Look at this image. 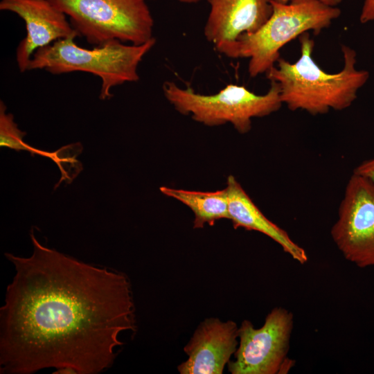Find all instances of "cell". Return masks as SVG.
<instances>
[{
    "label": "cell",
    "instance_id": "1",
    "mask_svg": "<svg viewBox=\"0 0 374 374\" xmlns=\"http://www.w3.org/2000/svg\"><path fill=\"white\" fill-rule=\"evenodd\" d=\"M29 257L6 253L15 274L0 309V373L98 374L114 363L121 335L135 331L127 276L39 242Z\"/></svg>",
    "mask_w": 374,
    "mask_h": 374
},
{
    "label": "cell",
    "instance_id": "2",
    "mask_svg": "<svg viewBox=\"0 0 374 374\" xmlns=\"http://www.w3.org/2000/svg\"><path fill=\"white\" fill-rule=\"evenodd\" d=\"M299 38L300 57L292 63L280 57L266 73L269 81L278 83L283 103L292 111L303 110L313 116L349 107L369 78L367 71L356 68L355 51L342 45L344 66L337 73H329L312 57L314 42L309 33Z\"/></svg>",
    "mask_w": 374,
    "mask_h": 374
},
{
    "label": "cell",
    "instance_id": "3",
    "mask_svg": "<svg viewBox=\"0 0 374 374\" xmlns=\"http://www.w3.org/2000/svg\"><path fill=\"white\" fill-rule=\"evenodd\" d=\"M75 37L59 39L38 49L28 71L42 69L53 75L90 73L101 80V100L113 96L112 88L139 80V65L156 43L154 37L138 45L113 40L89 49L78 46L74 41Z\"/></svg>",
    "mask_w": 374,
    "mask_h": 374
},
{
    "label": "cell",
    "instance_id": "4",
    "mask_svg": "<svg viewBox=\"0 0 374 374\" xmlns=\"http://www.w3.org/2000/svg\"><path fill=\"white\" fill-rule=\"evenodd\" d=\"M271 3L272 13L267 21L256 31L238 39L236 59H249L248 73L252 78L273 67L285 44L310 30L319 35L341 15L339 8L319 0Z\"/></svg>",
    "mask_w": 374,
    "mask_h": 374
},
{
    "label": "cell",
    "instance_id": "5",
    "mask_svg": "<svg viewBox=\"0 0 374 374\" xmlns=\"http://www.w3.org/2000/svg\"><path fill=\"white\" fill-rule=\"evenodd\" d=\"M163 91L166 99L179 113L191 115L193 120L207 126L230 123L240 134L250 131L253 118L268 116L283 104L276 81H270L269 90L262 95L234 84L226 85L215 94L205 95L170 81L164 82Z\"/></svg>",
    "mask_w": 374,
    "mask_h": 374
},
{
    "label": "cell",
    "instance_id": "6",
    "mask_svg": "<svg viewBox=\"0 0 374 374\" xmlns=\"http://www.w3.org/2000/svg\"><path fill=\"white\" fill-rule=\"evenodd\" d=\"M49 1L89 44L118 40L138 45L154 38V19L145 0Z\"/></svg>",
    "mask_w": 374,
    "mask_h": 374
},
{
    "label": "cell",
    "instance_id": "7",
    "mask_svg": "<svg viewBox=\"0 0 374 374\" xmlns=\"http://www.w3.org/2000/svg\"><path fill=\"white\" fill-rule=\"evenodd\" d=\"M294 326L293 314L276 307L267 315L260 328L249 320L238 328V346L228 363L231 374L287 373L294 366L287 357Z\"/></svg>",
    "mask_w": 374,
    "mask_h": 374
},
{
    "label": "cell",
    "instance_id": "8",
    "mask_svg": "<svg viewBox=\"0 0 374 374\" xmlns=\"http://www.w3.org/2000/svg\"><path fill=\"white\" fill-rule=\"evenodd\" d=\"M331 238L346 260L360 268L374 267V181L353 173Z\"/></svg>",
    "mask_w": 374,
    "mask_h": 374
},
{
    "label": "cell",
    "instance_id": "9",
    "mask_svg": "<svg viewBox=\"0 0 374 374\" xmlns=\"http://www.w3.org/2000/svg\"><path fill=\"white\" fill-rule=\"evenodd\" d=\"M204 33L220 53L236 59L238 38L259 29L272 13L271 0H209Z\"/></svg>",
    "mask_w": 374,
    "mask_h": 374
},
{
    "label": "cell",
    "instance_id": "10",
    "mask_svg": "<svg viewBox=\"0 0 374 374\" xmlns=\"http://www.w3.org/2000/svg\"><path fill=\"white\" fill-rule=\"evenodd\" d=\"M0 10L14 12L25 22L26 35L16 51L21 72L28 71L38 49L59 39L79 36L66 15L49 0H1Z\"/></svg>",
    "mask_w": 374,
    "mask_h": 374
},
{
    "label": "cell",
    "instance_id": "11",
    "mask_svg": "<svg viewBox=\"0 0 374 374\" xmlns=\"http://www.w3.org/2000/svg\"><path fill=\"white\" fill-rule=\"evenodd\" d=\"M233 321L210 318L202 322L184 350L188 359L177 367L181 374H222L239 341Z\"/></svg>",
    "mask_w": 374,
    "mask_h": 374
},
{
    "label": "cell",
    "instance_id": "12",
    "mask_svg": "<svg viewBox=\"0 0 374 374\" xmlns=\"http://www.w3.org/2000/svg\"><path fill=\"white\" fill-rule=\"evenodd\" d=\"M229 201V215L235 229L262 233L276 243L294 260L303 265L308 260L303 248L294 242L288 233L269 220L256 206L233 175L227 178L226 187Z\"/></svg>",
    "mask_w": 374,
    "mask_h": 374
},
{
    "label": "cell",
    "instance_id": "13",
    "mask_svg": "<svg viewBox=\"0 0 374 374\" xmlns=\"http://www.w3.org/2000/svg\"><path fill=\"white\" fill-rule=\"evenodd\" d=\"M6 107L1 101L0 103V146L17 151L25 150L30 152L32 155L49 158L56 163L60 170L61 178L58 184L63 181L71 183L82 169L81 163L76 159L77 156L82 150V145L80 143L67 145L55 152H47L32 147L24 141L23 138L26 133L18 128L13 115L6 114Z\"/></svg>",
    "mask_w": 374,
    "mask_h": 374
},
{
    "label": "cell",
    "instance_id": "14",
    "mask_svg": "<svg viewBox=\"0 0 374 374\" xmlns=\"http://www.w3.org/2000/svg\"><path fill=\"white\" fill-rule=\"evenodd\" d=\"M160 191L168 197L182 202L193 212L194 228L213 226L220 219H229V201L226 188L213 192H203L160 187Z\"/></svg>",
    "mask_w": 374,
    "mask_h": 374
},
{
    "label": "cell",
    "instance_id": "15",
    "mask_svg": "<svg viewBox=\"0 0 374 374\" xmlns=\"http://www.w3.org/2000/svg\"><path fill=\"white\" fill-rule=\"evenodd\" d=\"M353 173L366 177L374 181V158L362 162L355 167Z\"/></svg>",
    "mask_w": 374,
    "mask_h": 374
},
{
    "label": "cell",
    "instance_id": "16",
    "mask_svg": "<svg viewBox=\"0 0 374 374\" xmlns=\"http://www.w3.org/2000/svg\"><path fill=\"white\" fill-rule=\"evenodd\" d=\"M359 21L362 24L374 21V0H364Z\"/></svg>",
    "mask_w": 374,
    "mask_h": 374
},
{
    "label": "cell",
    "instance_id": "17",
    "mask_svg": "<svg viewBox=\"0 0 374 374\" xmlns=\"http://www.w3.org/2000/svg\"><path fill=\"white\" fill-rule=\"evenodd\" d=\"M279 3H287L292 0H272ZM321 3L332 7H337L344 0H319Z\"/></svg>",
    "mask_w": 374,
    "mask_h": 374
},
{
    "label": "cell",
    "instance_id": "18",
    "mask_svg": "<svg viewBox=\"0 0 374 374\" xmlns=\"http://www.w3.org/2000/svg\"><path fill=\"white\" fill-rule=\"evenodd\" d=\"M180 2L185 3H197L202 0H177Z\"/></svg>",
    "mask_w": 374,
    "mask_h": 374
}]
</instances>
